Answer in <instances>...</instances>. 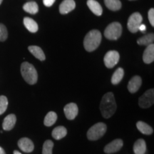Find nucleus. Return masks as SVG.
Here are the masks:
<instances>
[{
  "mask_svg": "<svg viewBox=\"0 0 154 154\" xmlns=\"http://www.w3.org/2000/svg\"><path fill=\"white\" fill-rule=\"evenodd\" d=\"M116 103L114 96L111 92L104 94L100 103V111L103 118L109 119L114 114L116 110Z\"/></svg>",
  "mask_w": 154,
  "mask_h": 154,
  "instance_id": "f257e3e1",
  "label": "nucleus"
},
{
  "mask_svg": "<svg viewBox=\"0 0 154 154\" xmlns=\"http://www.w3.org/2000/svg\"><path fill=\"white\" fill-rule=\"evenodd\" d=\"M101 42V34L98 30H91L86 34L84 41V46L86 51L91 52L99 47Z\"/></svg>",
  "mask_w": 154,
  "mask_h": 154,
  "instance_id": "f03ea898",
  "label": "nucleus"
},
{
  "mask_svg": "<svg viewBox=\"0 0 154 154\" xmlns=\"http://www.w3.org/2000/svg\"><path fill=\"white\" fill-rule=\"evenodd\" d=\"M21 73L25 82L30 85L36 84L38 79V74L36 69L30 63L23 62L21 66Z\"/></svg>",
  "mask_w": 154,
  "mask_h": 154,
  "instance_id": "7ed1b4c3",
  "label": "nucleus"
},
{
  "mask_svg": "<svg viewBox=\"0 0 154 154\" xmlns=\"http://www.w3.org/2000/svg\"><path fill=\"white\" fill-rule=\"evenodd\" d=\"M107 126L103 123L94 124L87 131V138L90 140H96L101 138L106 131Z\"/></svg>",
  "mask_w": 154,
  "mask_h": 154,
  "instance_id": "20e7f679",
  "label": "nucleus"
},
{
  "mask_svg": "<svg viewBox=\"0 0 154 154\" xmlns=\"http://www.w3.org/2000/svg\"><path fill=\"white\" fill-rule=\"evenodd\" d=\"M122 34V26L119 22L111 23L106 28L104 36L109 40H116Z\"/></svg>",
  "mask_w": 154,
  "mask_h": 154,
  "instance_id": "39448f33",
  "label": "nucleus"
},
{
  "mask_svg": "<svg viewBox=\"0 0 154 154\" xmlns=\"http://www.w3.org/2000/svg\"><path fill=\"white\" fill-rule=\"evenodd\" d=\"M154 103V90L153 88L146 91L138 99V105L142 109H148Z\"/></svg>",
  "mask_w": 154,
  "mask_h": 154,
  "instance_id": "423d86ee",
  "label": "nucleus"
},
{
  "mask_svg": "<svg viewBox=\"0 0 154 154\" xmlns=\"http://www.w3.org/2000/svg\"><path fill=\"white\" fill-rule=\"evenodd\" d=\"M143 18L142 16L138 12H135L131 15L129 19L128 20V30L131 33H136L138 31L139 26L141 24Z\"/></svg>",
  "mask_w": 154,
  "mask_h": 154,
  "instance_id": "0eeeda50",
  "label": "nucleus"
},
{
  "mask_svg": "<svg viewBox=\"0 0 154 154\" xmlns=\"http://www.w3.org/2000/svg\"><path fill=\"white\" fill-rule=\"evenodd\" d=\"M119 52L116 51H109L106 54L103 61H104L105 66L109 69H111L114 67L117 64L119 61Z\"/></svg>",
  "mask_w": 154,
  "mask_h": 154,
  "instance_id": "6e6552de",
  "label": "nucleus"
},
{
  "mask_svg": "<svg viewBox=\"0 0 154 154\" xmlns=\"http://www.w3.org/2000/svg\"><path fill=\"white\" fill-rule=\"evenodd\" d=\"M123 145H124V142L122 140L115 139L105 146L103 151L107 154L116 153V152L120 151L121 148L123 147Z\"/></svg>",
  "mask_w": 154,
  "mask_h": 154,
  "instance_id": "1a4fd4ad",
  "label": "nucleus"
},
{
  "mask_svg": "<svg viewBox=\"0 0 154 154\" xmlns=\"http://www.w3.org/2000/svg\"><path fill=\"white\" fill-rule=\"evenodd\" d=\"M63 111H64V114L67 119L74 120L78 114L79 109L76 103H69L63 108Z\"/></svg>",
  "mask_w": 154,
  "mask_h": 154,
  "instance_id": "9d476101",
  "label": "nucleus"
},
{
  "mask_svg": "<svg viewBox=\"0 0 154 154\" xmlns=\"http://www.w3.org/2000/svg\"><path fill=\"white\" fill-rule=\"evenodd\" d=\"M18 146L19 149L25 153H31L34 151V145L32 140L28 138H22L19 140Z\"/></svg>",
  "mask_w": 154,
  "mask_h": 154,
  "instance_id": "9b49d317",
  "label": "nucleus"
},
{
  "mask_svg": "<svg viewBox=\"0 0 154 154\" xmlns=\"http://www.w3.org/2000/svg\"><path fill=\"white\" fill-rule=\"evenodd\" d=\"M141 78L139 76H134V77H132L131 79L128 82V86H127L130 93L134 94L137 92L140 88V86H141Z\"/></svg>",
  "mask_w": 154,
  "mask_h": 154,
  "instance_id": "f8f14e48",
  "label": "nucleus"
},
{
  "mask_svg": "<svg viewBox=\"0 0 154 154\" xmlns=\"http://www.w3.org/2000/svg\"><path fill=\"white\" fill-rule=\"evenodd\" d=\"M76 7V3L74 0H63L59 6V11L61 14H66L74 10Z\"/></svg>",
  "mask_w": 154,
  "mask_h": 154,
  "instance_id": "ddd939ff",
  "label": "nucleus"
},
{
  "mask_svg": "<svg viewBox=\"0 0 154 154\" xmlns=\"http://www.w3.org/2000/svg\"><path fill=\"white\" fill-rule=\"evenodd\" d=\"M143 62L149 64L154 61V45L153 44L147 46L143 55Z\"/></svg>",
  "mask_w": 154,
  "mask_h": 154,
  "instance_id": "4468645a",
  "label": "nucleus"
},
{
  "mask_svg": "<svg viewBox=\"0 0 154 154\" xmlns=\"http://www.w3.org/2000/svg\"><path fill=\"white\" fill-rule=\"evenodd\" d=\"M17 117L14 114H9L4 119L2 127L5 131H10L14 128L16 124Z\"/></svg>",
  "mask_w": 154,
  "mask_h": 154,
  "instance_id": "2eb2a0df",
  "label": "nucleus"
},
{
  "mask_svg": "<svg viewBox=\"0 0 154 154\" xmlns=\"http://www.w3.org/2000/svg\"><path fill=\"white\" fill-rule=\"evenodd\" d=\"M87 6L88 8L90 9L92 12L96 16H101L103 12V9H102L101 6L100 4L96 0H88L87 1Z\"/></svg>",
  "mask_w": 154,
  "mask_h": 154,
  "instance_id": "dca6fc26",
  "label": "nucleus"
},
{
  "mask_svg": "<svg viewBox=\"0 0 154 154\" xmlns=\"http://www.w3.org/2000/svg\"><path fill=\"white\" fill-rule=\"evenodd\" d=\"M135 154H145L146 152V141L142 138H140L135 142L133 148Z\"/></svg>",
  "mask_w": 154,
  "mask_h": 154,
  "instance_id": "f3484780",
  "label": "nucleus"
},
{
  "mask_svg": "<svg viewBox=\"0 0 154 154\" xmlns=\"http://www.w3.org/2000/svg\"><path fill=\"white\" fill-rule=\"evenodd\" d=\"M28 49L29 51L36 58V59H38V60H45V54H44L43 50H42L39 47H37V46H30V47H28Z\"/></svg>",
  "mask_w": 154,
  "mask_h": 154,
  "instance_id": "a211bd4d",
  "label": "nucleus"
},
{
  "mask_svg": "<svg viewBox=\"0 0 154 154\" xmlns=\"http://www.w3.org/2000/svg\"><path fill=\"white\" fill-rule=\"evenodd\" d=\"M24 24L25 27L32 33H35L38 29L37 23L29 17H25L24 19Z\"/></svg>",
  "mask_w": 154,
  "mask_h": 154,
  "instance_id": "6ab92c4d",
  "label": "nucleus"
},
{
  "mask_svg": "<svg viewBox=\"0 0 154 154\" xmlns=\"http://www.w3.org/2000/svg\"><path fill=\"white\" fill-rule=\"evenodd\" d=\"M136 127H137L138 130L143 134L151 135L153 132V129L152 128V127L146 124V123L143 122V121H138V122H137Z\"/></svg>",
  "mask_w": 154,
  "mask_h": 154,
  "instance_id": "aec40b11",
  "label": "nucleus"
},
{
  "mask_svg": "<svg viewBox=\"0 0 154 154\" xmlns=\"http://www.w3.org/2000/svg\"><path fill=\"white\" fill-rule=\"evenodd\" d=\"M52 137L56 140H60L66 136L67 130L63 126L56 127L52 131Z\"/></svg>",
  "mask_w": 154,
  "mask_h": 154,
  "instance_id": "412c9836",
  "label": "nucleus"
},
{
  "mask_svg": "<svg viewBox=\"0 0 154 154\" xmlns=\"http://www.w3.org/2000/svg\"><path fill=\"white\" fill-rule=\"evenodd\" d=\"M23 9L31 14H35L38 11V5L35 2H29L24 4L23 6Z\"/></svg>",
  "mask_w": 154,
  "mask_h": 154,
  "instance_id": "4be33fe9",
  "label": "nucleus"
},
{
  "mask_svg": "<svg viewBox=\"0 0 154 154\" xmlns=\"http://www.w3.org/2000/svg\"><path fill=\"white\" fill-rule=\"evenodd\" d=\"M124 76V71L122 68H119L113 73L112 77H111V83L113 85H116L119 84L122 80L123 77Z\"/></svg>",
  "mask_w": 154,
  "mask_h": 154,
  "instance_id": "5701e85b",
  "label": "nucleus"
},
{
  "mask_svg": "<svg viewBox=\"0 0 154 154\" xmlns=\"http://www.w3.org/2000/svg\"><path fill=\"white\" fill-rule=\"evenodd\" d=\"M57 120V113L54 111H50L46 115L44 118V124L46 126H51L56 123Z\"/></svg>",
  "mask_w": 154,
  "mask_h": 154,
  "instance_id": "b1692460",
  "label": "nucleus"
},
{
  "mask_svg": "<svg viewBox=\"0 0 154 154\" xmlns=\"http://www.w3.org/2000/svg\"><path fill=\"white\" fill-rule=\"evenodd\" d=\"M154 41V34L153 33L146 34V35L142 36L137 40V43L139 45L149 46L150 44H153Z\"/></svg>",
  "mask_w": 154,
  "mask_h": 154,
  "instance_id": "393cba45",
  "label": "nucleus"
},
{
  "mask_svg": "<svg viewBox=\"0 0 154 154\" xmlns=\"http://www.w3.org/2000/svg\"><path fill=\"white\" fill-rule=\"evenodd\" d=\"M104 3L111 11H118L121 8V2L119 0H104Z\"/></svg>",
  "mask_w": 154,
  "mask_h": 154,
  "instance_id": "a878e982",
  "label": "nucleus"
},
{
  "mask_svg": "<svg viewBox=\"0 0 154 154\" xmlns=\"http://www.w3.org/2000/svg\"><path fill=\"white\" fill-rule=\"evenodd\" d=\"M53 148L54 143L52 140H47L44 143L43 149H42V154H52Z\"/></svg>",
  "mask_w": 154,
  "mask_h": 154,
  "instance_id": "bb28decb",
  "label": "nucleus"
},
{
  "mask_svg": "<svg viewBox=\"0 0 154 154\" xmlns=\"http://www.w3.org/2000/svg\"><path fill=\"white\" fill-rule=\"evenodd\" d=\"M8 106V100L5 96H0V115L3 114Z\"/></svg>",
  "mask_w": 154,
  "mask_h": 154,
  "instance_id": "cd10ccee",
  "label": "nucleus"
},
{
  "mask_svg": "<svg viewBox=\"0 0 154 154\" xmlns=\"http://www.w3.org/2000/svg\"><path fill=\"white\" fill-rule=\"evenodd\" d=\"M8 37V32L6 26L2 24H0V42H5Z\"/></svg>",
  "mask_w": 154,
  "mask_h": 154,
  "instance_id": "c85d7f7f",
  "label": "nucleus"
},
{
  "mask_svg": "<svg viewBox=\"0 0 154 154\" xmlns=\"http://www.w3.org/2000/svg\"><path fill=\"white\" fill-rule=\"evenodd\" d=\"M148 17H149L150 24H151L152 26H154V9L153 8H151L149 11V13H148Z\"/></svg>",
  "mask_w": 154,
  "mask_h": 154,
  "instance_id": "c756f323",
  "label": "nucleus"
},
{
  "mask_svg": "<svg viewBox=\"0 0 154 154\" xmlns=\"http://www.w3.org/2000/svg\"><path fill=\"white\" fill-rule=\"evenodd\" d=\"M55 1L56 0H43V3L46 7H51Z\"/></svg>",
  "mask_w": 154,
  "mask_h": 154,
  "instance_id": "7c9ffc66",
  "label": "nucleus"
},
{
  "mask_svg": "<svg viewBox=\"0 0 154 154\" xmlns=\"http://www.w3.org/2000/svg\"><path fill=\"white\" fill-rule=\"evenodd\" d=\"M138 30L141 31L142 32H145L146 31V26L145 24H141L139 26V28H138Z\"/></svg>",
  "mask_w": 154,
  "mask_h": 154,
  "instance_id": "2f4dec72",
  "label": "nucleus"
},
{
  "mask_svg": "<svg viewBox=\"0 0 154 154\" xmlns=\"http://www.w3.org/2000/svg\"><path fill=\"white\" fill-rule=\"evenodd\" d=\"M0 154H6L5 150H4L1 146H0Z\"/></svg>",
  "mask_w": 154,
  "mask_h": 154,
  "instance_id": "473e14b6",
  "label": "nucleus"
},
{
  "mask_svg": "<svg viewBox=\"0 0 154 154\" xmlns=\"http://www.w3.org/2000/svg\"><path fill=\"white\" fill-rule=\"evenodd\" d=\"M14 154H22L20 152H19L18 151H14Z\"/></svg>",
  "mask_w": 154,
  "mask_h": 154,
  "instance_id": "72a5a7b5",
  "label": "nucleus"
},
{
  "mask_svg": "<svg viewBox=\"0 0 154 154\" xmlns=\"http://www.w3.org/2000/svg\"><path fill=\"white\" fill-rule=\"evenodd\" d=\"M2 1H3V0H0V5H1L2 2Z\"/></svg>",
  "mask_w": 154,
  "mask_h": 154,
  "instance_id": "f704fd0d",
  "label": "nucleus"
},
{
  "mask_svg": "<svg viewBox=\"0 0 154 154\" xmlns=\"http://www.w3.org/2000/svg\"><path fill=\"white\" fill-rule=\"evenodd\" d=\"M130 1H134V0H130Z\"/></svg>",
  "mask_w": 154,
  "mask_h": 154,
  "instance_id": "c9c22d12",
  "label": "nucleus"
}]
</instances>
